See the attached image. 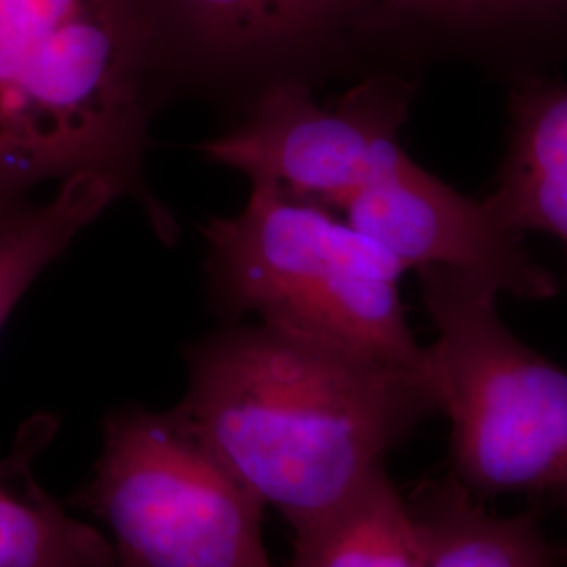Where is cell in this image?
Wrapping results in <instances>:
<instances>
[{
  "label": "cell",
  "mask_w": 567,
  "mask_h": 567,
  "mask_svg": "<svg viewBox=\"0 0 567 567\" xmlns=\"http://www.w3.org/2000/svg\"><path fill=\"white\" fill-rule=\"evenodd\" d=\"M185 362L183 414L292 532L344 503L440 412L429 370L261 320L187 344Z\"/></svg>",
  "instance_id": "obj_1"
},
{
  "label": "cell",
  "mask_w": 567,
  "mask_h": 567,
  "mask_svg": "<svg viewBox=\"0 0 567 567\" xmlns=\"http://www.w3.org/2000/svg\"><path fill=\"white\" fill-rule=\"evenodd\" d=\"M166 82L143 0H0V210L100 177L171 238L143 183Z\"/></svg>",
  "instance_id": "obj_2"
},
{
  "label": "cell",
  "mask_w": 567,
  "mask_h": 567,
  "mask_svg": "<svg viewBox=\"0 0 567 567\" xmlns=\"http://www.w3.org/2000/svg\"><path fill=\"white\" fill-rule=\"evenodd\" d=\"M203 234L210 301L227 324L255 316L429 370L400 301L404 265L334 210L252 183L243 210Z\"/></svg>",
  "instance_id": "obj_3"
},
{
  "label": "cell",
  "mask_w": 567,
  "mask_h": 567,
  "mask_svg": "<svg viewBox=\"0 0 567 567\" xmlns=\"http://www.w3.org/2000/svg\"><path fill=\"white\" fill-rule=\"evenodd\" d=\"M419 274L437 330L426 364L450 421V477L480 501L564 498L567 370L503 324L492 284L447 267Z\"/></svg>",
  "instance_id": "obj_4"
},
{
  "label": "cell",
  "mask_w": 567,
  "mask_h": 567,
  "mask_svg": "<svg viewBox=\"0 0 567 567\" xmlns=\"http://www.w3.org/2000/svg\"><path fill=\"white\" fill-rule=\"evenodd\" d=\"M74 505L107 529L118 567H276L264 503L179 405L110 412Z\"/></svg>",
  "instance_id": "obj_5"
},
{
  "label": "cell",
  "mask_w": 567,
  "mask_h": 567,
  "mask_svg": "<svg viewBox=\"0 0 567 567\" xmlns=\"http://www.w3.org/2000/svg\"><path fill=\"white\" fill-rule=\"evenodd\" d=\"M412 86L377 76L320 105L297 76L267 82L243 121L203 143L210 163L240 171L301 203L337 210L410 158L402 147Z\"/></svg>",
  "instance_id": "obj_6"
},
{
  "label": "cell",
  "mask_w": 567,
  "mask_h": 567,
  "mask_svg": "<svg viewBox=\"0 0 567 567\" xmlns=\"http://www.w3.org/2000/svg\"><path fill=\"white\" fill-rule=\"evenodd\" d=\"M337 210L405 271L447 267L519 299H548L557 292L555 276L527 252L524 236L486 198H468L412 158Z\"/></svg>",
  "instance_id": "obj_7"
},
{
  "label": "cell",
  "mask_w": 567,
  "mask_h": 567,
  "mask_svg": "<svg viewBox=\"0 0 567 567\" xmlns=\"http://www.w3.org/2000/svg\"><path fill=\"white\" fill-rule=\"evenodd\" d=\"M166 81L210 86L290 76L347 28L370 25L358 0H143Z\"/></svg>",
  "instance_id": "obj_8"
},
{
  "label": "cell",
  "mask_w": 567,
  "mask_h": 567,
  "mask_svg": "<svg viewBox=\"0 0 567 567\" xmlns=\"http://www.w3.org/2000/svg\"><path fill=\"white\" fill-rule=\"evenodd\" d=\"M492 210L517 231L550 234L567 252V84L524 81L508 103V143Z\"/></svg>",
  "instance_id": "obj_9"
},
{
  "label": "cell",
  "mask_w": 567,
  "mask_h": 567,
  "mask_svg": "<svg viewBox=\"0 0 567 567\" xmlns=\"http://www.w3.org/2000/svg\"><path fill=\"white\" fill-rule=\"evenodd\" d=\"M55 431L58 419L34 416L0 458V567H118L102 529L68 515L34 475Z\"/></svg>",
  "instance_id": "obj_10"
},
{
  "label": "cell",
  "mask_w": 567,
  "mask_h": 567,
  "mask_svg": "<svg viewBox=\"0 0 567 567\" xmlns=\"http://www.w3.org/2000/svg\"><path fill=\"white\" fill-rule=\"evenodd\" d=\"M426 567H564L534 511L496 515L454 477L423 484L410 501Z\"/></svg>",
  "instance_id": "obj_11"
},
{
  "label": "cell",
  "mask_w": 567,
  "mask_h": 567,
  "mask_svg": "<svg viewBox=\"0 0 567 567\" xmlns=\"http://www.w3.org/2000/svg\"><path fill=\"white\" fill-rule=\"evenodd\" d=\"M286 567H426L408 501L385 468L322 519L295 532Z\"/></svg>",
  "instance_id": "obj_12"
},
{
  "label": "cell",
  "mask_w": 567,
  "mask_h": 567,
  "mask_svg": "<svg viewBox=\"0 0 567 567\" xmlns=\"http://www.w3.org/2000/svg\"><path fill=\"white\" fill-rule=\"evenodd\" d=\"M118 198L114 183L74 177L60 183L49 200L0 210V330L42 269Z\"/></svg>",
  "instance_id": "obj_13"
},
{
  "label": "cell",
  "mask_w": 567,
  "mask_h": 567,
  "mask_svg": "<svg viewBox=\"0 0 567 567\" xmlns=\"http://www.w3.org/2000/svg\"><path fill=\"white\" fill-rule=\"evenodd\" d=\"M567 20V0H450L442 25L511 30Z\"/></svg>",
  "instance_id": "obj_14"
},
{
  "label": "cell",
  "mask_w": 567,
  "mask_h": 567,
  "mask_svg": "<svg viewBox=\"0 0 567 567\" xmlns=\"http://www.w3.org/2000/svg\"><path fill=\"white\" fill-rule=\"evenodd\" d=\"M370 23L391 20L435 21L442 25L450 0H358Z\"/></svg>",
  "instance_id": "obj_15"
},
{
  "label": "cell",
  "mask_w": 567,
  "mask_h": 567,
  "mask_svg": "<svg viewBox=\"0 0 567 567\" xmlns=\"http://www.w3.org/2000/svg\"><path fill=\"white\" fill-rule=\"evenodd\" d=\"M561 507H564V511H566V519H567V494L564 496V498H559L557 501ZM561 557H564V567H567V543L566 545H561Z\"/></svg>",
  "instance_id": "obj_16"
}]
</instances>
